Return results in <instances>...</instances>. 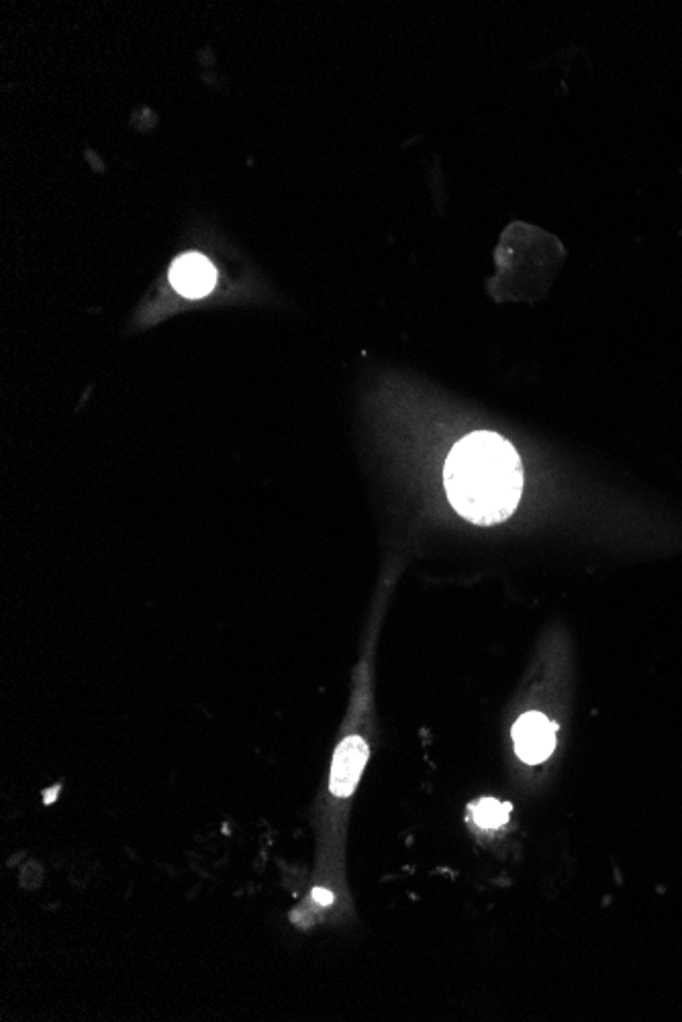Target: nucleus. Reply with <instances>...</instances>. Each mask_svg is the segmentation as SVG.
<instances>
[{"label":"nucleus","mask_w":682,"mask_h":1022,"mask_svg":"<svg viewBox=\"0 0 682 1022\" xmlns=\"http://www.w3.org/2000/svg\"><path fill=\"white\" fill-rule=\"evenodd\" d=\"M444 486L451 507L470 523H502L521 499L523 466L501 435L477 431L451 448Z\"/></svg>","instance_id":"1"},{"label":"nucleus","mask_w":682,"mask_h":1022,"mask_svg":"<svg viewBox=\"0 0 682 1022\" xmlns=\"http://www.w3.org/2000/svg\"><path fill=\"white\" fill-rule=\"evenodd\" d=\"M516 752L526 764H541L556 747V725L541 713L521 716L513 727Z\"/></svg>","instance_id":"2"},{"label":"nucleus","mask_w":682,"mask_h":1022,"mask_svg":"<svg viewBox=\"0 0 682 1022\" xmlns=\"http://www.w3.org/2000/svg\"><path fill=\"white\" fill-rule=\"evenodd\" d=\"M217 269L201 254H184L170 268V284L179 295L203 298L215 288Z\"/></svg>","instance_id":"3"},{"label":"nucleus","mask_w":682,"mask_h":1022,"mask_svg":"<svg viewBox=\"0 0 682 1022\" xmlns=\"http://www.w3.org/2000/svg\"><path fill=\"white\" fill-rule=\"evenodd\" d=\"M368 762V745L360 737H348L337 747L332 766V793L346 798L356 790L362 769Z\"/></svg>","instance_id":"4"},{"label":"nucleus","mask_w":682,"mask_h":1022,"mask_svg":"<svg viewBox=\"0 0 682 1022\" xmlns=\"http://www.w3.org/2000/svg\"><path fill=\"white\" fill-rule=\"evenodd\" d=\"M511 806L502 805L499 800L485 798L472 808V817L480 829H499L509 820Z\"/></svg>","instance_id":"5"},{"label":"nucleus","mask_w":682,"mask_h":1022,"mask_svg":"<svg viewBox=\"0 0 682 1022\" xmlns=\"http://www.w3.org/2000/svg\"><path fill=\"white\" fill-rule=\"evenodd\" d=\"M313 898H315V902L322 905V907H329V905L334 902V895H332L329 890H325V888H315V890H313Z\"/></svg>","instance_id":"6"}]
</instances>
